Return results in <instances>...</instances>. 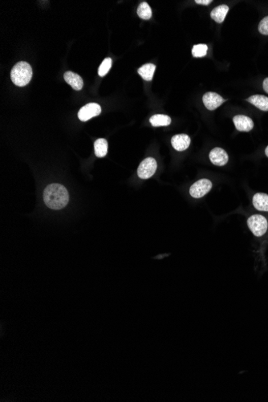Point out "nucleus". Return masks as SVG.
Returning a JSON list of instances; mask_svg holds the SVG:
<instances>
[{
	"instance_id": "obj_22",
	"label": "nucleus",
	"mask_w": 268,
	"mask_h": 402,
	"mask_svg": "<svg viewBox=\"0 0 268 402\" xmlns=\"http://www.w3.org/2000/svg\"><path fill=\"white\" fill-rule=\"evenodd\" d=\"M195 2L197 4L209 5V3H211L212 0H196Z\"/></svg>"
},
{
	"instance_id": "obj_10",
	"label": "nucleus",
	"mask_w": 268,
	"mask_h": 402,
	"mask_svg": "<svg viewBox=\"0 0 268 402\" xmlns=\"http://www.w3.org/2000/svg\"><path fill=\"white\" fill-rule=\"evenodd\" d=\"M190 137L186 134H177L171 139L173 147L178 151L187 150L190 146Z\"/></svg>"
},
{
	"instance_id": "obj_20",
	"label": "nucleus",
	"mask_w": 268,
	"mask_h": 402,
	"mask_svg": "<svg viewBox=\"0 0 268 402\" xmlns=\"http://www.w3.org/2000/svg\"><path fill=\"white\" fill-rule=\"evenodd\" d=\"M112 67L111 58H106L104 60L102 63L99 67L98 74L100 76H105L109 72Z\"/></svg>"
},
{
	"instance_id": "obj_13",
	"label": "nucleus",
	"mask_w": 268,
	"mask_h": 402,
	"mask_svg": "<svg viewBox=\"0 0 268 402\" xmlns=\"http://www.w3.org/2000/svg\"><path fill=\"white\" fill-rule=\"evenodd\" d=\"M249 103L255 105L256 108L262 111H268V97L264 95H254L246 99Z\"/></svg>"
},
{
	"instance_id": "obj_6",
	"label": "nucleus",
	"mask_w": 268,
	"mask_h": 402,
	"mask_svg": "<svg viewBox=\"0 0 268 402\" xmlns=\"http://www.w3.org/2000/svg\"><path fill=\"white\" fill-rule=\"evenodd\" d=\"M100 113H101V107L98 104L89 103L80 109L78 118L81 122H87L91 118L100 115Z\"/></svg>"
},
{
	"instance_id": "obj_7",
	"label": "nucleus",
	"mask_w": 268,
	"mask_h": 402,
	"mask_svg": "<svg viewBox=\"0 0 268 402\" xmlns=\"http://www.w3.org/2000/svg\"><path fill=\"white\" fill-rule=\"evenodd\" d=\"M203 103L207 109L210 111H213L214 109H218L222 103L225 102L226 100L223 99L220 95H218L216 93L209 92L204 94L203 98Z\"/></svg>"
},
{
	"instance_id": "obj_15",
	"label": "nucleus",
	"mask_w": 268,
	"mask_h": 402,
	"mask_svg": "<svg viewBox=\"0 0 268 402\" xmlns=\"http://www.w3.org/2000/svg\"><path fill=\"white\" fill-rule=\"evenodd\" d=\"M155 69H156V66L154 64H153V63H146L138 70V74L142 76L145 81H149L153 79Z\"/></svg>"
},
{
	"instance_id": "obj_5",
	"label": "nucleus",
	"mask_w": 268,
	"mask_h": 402,
	"mask_svg": "<svg viewBox=\"0 0 268 402\" xmlns=\"http://www.w3.org/2000/svg\"><path fill=\"white\" fill-rule=\"evenodd\" d=\"M211 188L212 183L210 181L206 179H201L191 186L190 194L194 198H203L210 191Z\"/></svg>"
},
{
	"instance_id": "obj_11",
	"label": "nucleus",
	"mask_w": 268,
	"mask_h": 402,
	"mask_svg": "<svg viewBox=\"0 0 268 402\" xmlns=\"http://www.w3.org/2000/svg\"><path fill=\"white\" fill-rule=\"evenodd\" d=\"M63 78L66 82L68 83L70 86H72L73 90L76 91H80L82 90L84 86V81L81 76L77 73L72 72H66L63 76Z\"/></svg>"
},
{
	"instance_id": "obj_1",
	"label": "nucleus",
	"mask_w": 268,
	"mask_h": 402,
	"mask_svg": "<svg viewBox=\"0 0 268 402\" xmlns=\"http://www.w3.org/2000/svg\"><path fill=\"white\" fill-rule=\"evenodd\" d=\"M44 201L49 208L61 210L68 205L69 201L68 190L58 183L50 184L44 189Z\"/></svg>"
},
{
	"instance_id": "obj_21",
	"label": "nucleus",
	"mask_w": 268,
	"mask_h": 402,
	"mask_svg": "<svg viewBox=\"0 0 268 402\" xmlns=\"http://www.w3.org/2000/svg\"><path fill=\"white\" fill-rule=\"evenodd\" d=\"M259 31L262 35H268V16L260 21L259 24Z\"/></svg>"
},
{
	"instance_id": "obj_23",
	"label": "nucleus",
	"mask_w": 268,
	"mask_h": 402,
	"mask_svg": "<svg viewBox=\"0 0 268 402\" xmlns=\"http://www.w3.org/2000/svg\"><path fill=\"white\" fill-rule=\"evenodd\" d=\"M263 88H264V91L268 93V78L265 79L263 83Z\"/></svg>"
},
{
	"instance_id": "obj_24",
	"label": "nucleus",
	"mask_w": 268,
	"mask_h": 402,
	"mask_svg": "<svg viewBox=\"0 0 268 402\" xmlns=\"http://www.w3.org/2000/svg\"><path fill=\"white\" fill-rule=\"evenodd\" d=\"M265 154H266V156L268 157V146L267 147L266 150H265Z\"/></svg>"
},
{
	"instance_id": "obj_2",
	"label": "nucleus",
	"mask_w": 268,
	"mask_h": 402,
	"mask_svg": "<svg viewBox=\"0 0 268 402\" xmlns=\"http://www.w3.org/2000/svg\"><path fill=\"white\" fill-rule=\"evenodd\" d=\"M32 77V68L27 62L21 61L14 66L11 72L12 82L19 87H23L31 81Z\"/></svg>"
},
{
	"instance_id": "obj_19",
	"label": "nucleus",
	"mask_w": 268,
	"mask_h": 402,
	"mask_svg": "<svg viewBox=\"0 0 268 402\" xmlns=\"http://www.w3.org/2000/svg\"><path fill=\"white\" fill-rule=\"evenodd\" d=\"M207 51H208V47L207 44H196L193 47L192 55L193 57H196V58H201V57H205Z\"/></svg>"
},
{
	"instance_id": "obj_3",
	"label": "nucleus",
	"mask_w": 268,
	"mask_h": 402,
	"mask_svg": "<svg viewBox=\"0 0 268 402\" xmlns=\"http://www.w3.org/2000/svg\"><path fill=\"white\" fill-rule=\"evenodd\" d=\"M247 225L253 235L256 237H261L268 231V220L264 216L260 215H254L249 217Z\"/></svg>"
},
{
	"instance_id": "obj_4",
	"label": "nucleus",
	"mask_w": 268,
	"mask_h": 402,
	"mask_svg": "<svg viewBox=\"0 0 268 402\" xmlns=\"http://www.w3.org/2000/svg\"><path fill=\"white\" fill-rule=\"evenodd\" d=\"M157 161L153 157L145 159L140 164L138 169V175L140 179H148L153 176L157 170Z\"/></svg>"
},
{
	"instance_id": "obj_17",
	"label": "nucleus",
	"mask_w": 268,
	"mask_h": 402,
	"mask_svg": "<svg viewBox=\"0 0 268 402\" xmlns=\"http://www.w3.org/2000/svg\"><path fill=\"white\" fill-rule=\"evenodd\" d=\"M108 142L104 138L96 140L94 143L95 155L97 157H104L108 154Z\"/></svg>"
},
{
	"instance_id": "obj_18",
	"label": "nucleus",
	"mask_w": 268,
	"mask_h": 402,
	"mask_svg": "<svg viewBox=\"0 0 268 402\" xmlns=\"http://www.w3.org/2000/svg\"><path fill=\"white\" fill-rule=\"evenodd\" d=\"M138 15L141 19L148 20L152 17V10L147 2H143L138 6Z\"/></svg>"
},
{
	"instance_id": "obj_16",
	"label": "nucleus",
	"mask_w": 268,
	"mask_h": 402,
	"mask_svg": "<svg viewBox=\"0 0 268 402\" xmlns=\"http://www.w3.org/2000/svg\"><path fill=\"white\" fill-rule=\"evenodd\" d=\"M149 122L153 127L168 126L171 123V118L163 114H155L151 117Z\"/></svg>"
},
{
	"instance_id": "obj_12",
	"label": "nucleus",
	"mask_w": 268,
	"mask_h": 402,
	"mask_svg": "<svg viewBox=\"0 0 268 402\" xmlns=\"http://www.w3.org/2000/svg\"><path fill=\"white\" fill-rule=\"evenodd\" d=\"M253 205L260 211H268V195L263 193L255 194L253 197Z\"/></svg>"
},
{
	"instance_id": "obj_9",
	"label": "nucleus",
	"mask_w": 268,
	"mask_h": 402,
	"mask_svg": "<svg viewBox=\"0 0 268 402\" xmlns=\"http://www.w3.org/2000/svg\"><path fill=\"white\" fill-rule=\"evenodd\" d=\"M234 124L240 132H249L254 128V122L251 118L244 115H237L233 118Z\"/></svg>"
},
{
	"instance_id": "obj_14",
	"label": "nucleus",
	"mask_w": 268,
	"mask_h": 402,
	"mask_svg": "<svg viewBox=\"0 0 268 402\" xmlns=\"http://www.w3.org/2000/svg\"><path fill=\"white\" fill-rule=\"evenodd\" d=\"M228 11H229V7H228L227 5H220V6L215 7V8L211 11L210 17H211L215 22L221 24V23L224 21L225 18H226V15L228 13Z\"/></svg>"
},
{
	"instance_id": "obj_8",
	"label": "nucleus",
	"mask_w": 268,
	"mask_h": 402,
	"mask_svg": "<svg viewBox=\"0 0 268 402\" xmlns=\"http://www.w3.org/2000/svg\"><path fill=\"white\" fill-rule=\"evenodd\" d=\"M209 159L214 165L223 166L228 162L229 156L223 149L214 148L209 153Z\"/></svg>"
}]
</instances>
